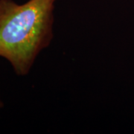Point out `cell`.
<instances>
[{
  "instance_id": "2",
  "label": "cell",
  "mask_w": 134,
  "mask_h": 134,
  "mask_svg": "<svg viewBox=\"0 0 134 134\" xmlns=\"http://www.w3.org/2000/svg\"><path fill=\"white\" fill-rule=\"evenodd\" d=\"M2 107H3V102H2V100L1 99V96H0V109L2 108Z\"/></svg>"
},
{
  "instance_id": "1",
  "label": "cell",
  "mask_w": 134,
  "mask_h": 134,
  "mask_svg": "<svg viewBox=\"0 0 134 134\" xmlns=\"http://www.w3.org/2000/svg\"><path fill=\"white\" fill-rule=\"evenodd\" d=\"M56 0H29L23 5L0 0V57L16 75L29 74L37 57L53 38Z\"/></svg>"
}]
</instances>
